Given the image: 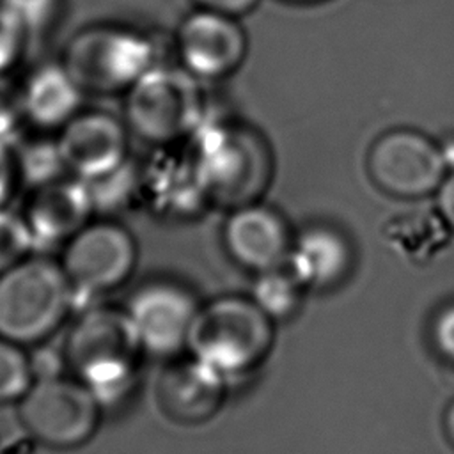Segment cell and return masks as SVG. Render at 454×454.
<instances>
[{
	"label": "cell",
	"instance_id": "1",
	"mask_svg": "<svg viewBox=\"0 0 454 454\" xmlns=\"http://www.w3.org/2000/svg\"><path fill=\"white\" fill-rule=\"evenodd\" d=\"M64 362L105 408L121 404L135 390L144 356L124 307L89 305L74 319Z\"/></svg>",
	"mask_w": 454,
	"mask_h": 454
},
{
	"label": "cell",
	"instance_id": "2",
	"mask_svg": "<svg viewBox=\"0 0 454 454\" xmlns=\"http://www.w3.org/2000/svg\"><path fill=\"white\" fill-rule=\"evenodd\" d=\"M271 344L273 321L250 298L222 296L200 307L186 351L231 387L264 362Z\"/></svg>",
	"mask_w": 454,
	"mask_h": 454
},
{
	"label": "cell",
	"instance_id": "3",
	"mask_svg": "<svg viewBox=\"0 0 454 454\" xmlns=\"http://www.w3.org/2000/svg\"><path fill=\"white\" fill-rule=\"evenodd\" d=\"M74 307L60 262L28 255L0 275V337L23 348L50 339Z\"/></svg>",
	"mask_w": 454,
	"mask_h": 454
},
{
	"label": "cell",
	"instance_id": "4",
	"mask_svg": "<svg viewBox=\"0 0 454 454\" xmlns=\"http://www.w3.org/2000/svg\"><path fill=\"white\" fill-rule=\"evenodd\" d=\"M192 158L209 197L231 207L254 202L268 183L271 165L262 138L247 126L232 122L199 124Z\"/></svg>",
	"mask_w": 454,
	"mask_h": 454
},
{
	"label": "cell",
	"instance_id": "5",
	"mask_svg": "<svg viewBox=\"0 0 454 454\" xmlns=\"http://www.w3.org/2000/svg\"><path fill=\"white\" fill-rule=\"evenodd\" d=\"M124 112L142 140L156 145L176 142L200 124L199 80L184 67L156 64L126 90Z\"/></svg>",
	"mask_w": 454,
	"mask_h": 454
},
{
	"label": "cell",
	"instance_id": "6",
	"mask_svg": "<svg viewBox=\"0 0 454 454\" xmlns=\"http://www.w3.org/2000/svg\"><path fill=\"white\" fill-rule=\"evenodd\" d=\"M83 92L128 90L156 66L149 37L122 27H89L67 43L62 60Z\"/></svg>",
	"mask_w": 454,
	"mask_h": 454
},
{
	"label": "cell",
	"instance_id": "7",
	"mask_svg": "<svg viewBox=\"0 0 454 454\" xmlns=\"http://www.w3.org/2000/svg\"><path fill=\"white\" fill-rule=\"evenodd\" d=\"M18 417L39 443L69 450L85 445L98 431L103 406L73 374L35 378L21 397Z\"/></svg>",
	"mask_w": 454,
	"mask_h": 454
},
{
	"label": "cell",
	"instance_id": "8",
	"mask_svg": "<svg viewBox=\"0 0 454 454\" xmlns=\"http://www.w3.org/2000/svg\"><path fill=\"white\" fill-rule=\"evenodd\" d=\"M137 243L128 229L114 222H89L66 245L60 266L76 301L121 287L137 264Z\"/></svg>",
	"mask_w": 454,
	"mask_h": 454
},
{
	"label": "cell",
	"instance_id": "9",
	"mask_svg": "<svg viewBox=\"0 0 454 454\" xmlns=\"http://www.w3.org/2000/svg\"><path fill=\"white\" fill-rule=\"evenodd\" d=\"M202 305L174 280H151L129 296L124 310L144 355L172 360L188 349Z\"/></svg>",
	"mask_w": 454,
	"mask_h": 454
},
{
	"label": "cell",
	"instance_id": "10",
	"mask_svg": "<svg viewBox=\"0 0 454 454\" xmlns=\"http://www.w3.org/2000/svg\"><path fill=\"white\" fill-rule=\"evenodd\" d=\"M367 170L378 188L401 199L434 195L449 172L440 144L408 128L390 129L374 140Z\"/></svg>",
	"mask_w": 454,
	"mask_h": 454
},
{
	"label": "cell",
	"instance_id": "11",
	"mask_svg": "<svg viewBox=\"0 0 454 454\" xmlns=\"http://www.w3.org/2000/svg\"><path fill=\"white\" fill-rule=\"evenodd\" d=\"M176 50L197 80H220L234 73L247 55V34L236 16L197 9L179 25Z\"/></svg>",
	"mask_w": 454,
	"mask_h": 454
},
{
	"label": "cell",
	"instance_id": "12",
	"mask_svg": "<svg viewBox=\"0 0 454 454\" xmlns=\"http://www.w3.org/2000/svg\"><path fill=\"white\" fill-rule=\"evenodd\" d=\"M66 170L87 183L103 179L128 163V131L105 112H78L57 137Z\"/></svg>",
	"mask_w": 454,
	"mask_h": 454
},
{
	"label": "cell",
	"instance_id": "13",
	"mask_svg": "<svg viewBox=\"0 0 454 454\" xmlns=\"http://www.w3.org/2000/svg\"><path fill=\"white\" fill-rule=\"evenodd\" d=\"M293 238L284 216L257 200L232 207L223 225L227 254L255 273L286 266Z\"/></svg>",
	"mask_w": 454,
	"mask_h": 454
},
{
	"label": "cell",
	"instance_id": "14",
	"mask_svg": "<svg viewBox=\"0 0 454 454\" xmlns=\"http://www.w3.org/2000/svg\"><path fill=\"white\" fill-rule=\"evenodd\" d=\"M94 209L89 183L71 176L34 188L23 218L35 248H43L66 245L89 223Z\"/></svg>",
	"mask_w": 454,
	"mask_h": 454
},
{
	"label": "cell",
	"instance_id": "15",
	"mask_svg": "<svg viewBox=\"0 0 454 454\" xmlns=\"http://www.w3.org/2000/svg\"><path fill=\"white\" fill-rule=\"evenodd\" d=\"M229 387L193 356L172 358L156 383L160 411L174 424L197 426L209 420Z\"/></svg>",
	"mask_w": 454,
	"mask_h": 454
},
{
	"label": "cell",
	"instance_id": "16",
	"mask_svg": "<svg viewBox=\"0 0 454 454\" xmlns=\"http://www.w3.org/2000/svg\"><path fill=\"white\" fill-rule=\"evenodd\" d=\"M353 264L348 238L330 225L305 227L293 238L287 255V271L303 289H330L340 284Z\"/></svg>",
	"mask_w": 454,
	"mask_h": 454
},
{
	"label": "cell",
	"instance_id": "17",
	"mask_svg": "<svg viewBox=\"0 0 454 454\" xmlns=\"http://www.w3.org/2000/svg\"><path fill=\"white\" fill-rule=\"evenodd\" d=\"M20 87L27 122L43 129H60L69 122L85 94L62 62L35 67Z\"/></svg>",
	"mask_w": 454,
	"mask_h": 454
},
{
	"label": "cell",
	"instance_id": "18",
	"mask_svg": "<svg viewBox=\"0 0 454 454\" xmlns=\"http://www.w3.org/2000/svg\"><path fill=\"white\" fill-rule=\"evenodd\" d=\"M301 286L282 268L257 273L250 300L275 323L294 316L301 303Z\"/></svg>",
	"mask_w": 454,
	"mask_h": 454
},
{
	"label": "cell",
	"instance_id": "19",
	"mask_svg": "<svg viewBox=\"0 0 454 454\" xmlns=\"http://www.w3.org/2000/svg\"><path fill=\"white\" fill-rule=\"evenodd\" d=\"M12 154L18 179H23L32 188L57 181L67 172L57 138L23 142L18 147H12Z\"/></svg>",
	"mask_w": 454,
	"mask_h": 454
},
{
	"label": "cell",
	"instance_id": "20",
	"mask_svg": "<svg viewBox=\"0 0 454 454\" xmlns=\"http://www.w3.org/2000/svg\"><path fill=\"white\" fill-rule=\"evenodd\" d=\"M34 380L32 356L23 346L0 337V404H18Z\"/></svg>",
	"mask_w": 454,
	"mask_h": 454
},
{
	"label": "cell",
	"instance_id": "21",
	"mask_svg": "<svg viewBox=\"0 0 454 454\" xmlns=\"http://www.w3.org/2000/svg\"><path fill=\"white\" fill-rule=\"evenodd\" d=\"M32 250L35 243L23 215L0 207V275L28 257Z\"/></svg>",
	"mask_w": 454,
	"mask_h": 454
},
{
	"label": "cell",
	"instance_id": "22",
	"mask_svg": "<svg viewBox=\"0 0 454 454\" xmlns=\"http://www.w3.org/2000/svg\"><path fill=\"white\" fill-rule=\"evenodd\" d=\"M23 122L27 119L21 103V87L14 85L5 74H0V144L14 147Z\"/></svg>",
	"mask_w": 454,
	"mask_h": 454
},
{
	"label": "cell",
	"instance_id": "23",
	"mask_svg": "<svg viewBox=\"0 0 454 454\" xmlns=\"http://www.w3.org/2000/svg\"><path fill=\"white\" fill-rule=\"evenodd\" d=\"M28 34L16 18V14L0 0V74L20 60L28 44Z\"/></svg>",
	"mask_w": 454,
	"mask_h": 454
},
{
	"label": "cell",
	"instance_id": "24",
	"mask_svg": "<svg viewBox=\"0 0 454 454\" xmlns=\"http://www.w3.org/2000/svg\"><path fill=\"white\" fill-rule=\"evenodd\" d=\"M429 337L442 360L454 365V301L443 305L433 316Z\"/></svg>",
	"mask_w": 454,
	"mask_h": 454
},
{
	"label": "cell",
	"instance_id": "25",
	"mask_svg": "<svg viewBox=\"0 0 454 454\" xmlns=\"http://www.w3.org/2000/svg\"><path fill=\"white\" fill-rule=\"evenodd\" d=\"M434 206L442 220L454 231V170L447 172L434 192Z\"/></svg>",
	"mask_w": 454,
	"mask_h": 454
},
{
	"label": "cell",
	"instance_id": "26",
	"mask_svg": "<svg viewBox=\"0 0 454 454\" xmlns=\"http://www.w3.org/2000/svg\"><path fill=\"white\" fill-rule=\"evenodd\" d=\"M16 179H18V174H16L12 147L0 144V207L5 206Z\"/></svg>",
	"mask_w": 454,
	"mask_h": 454
},
{
	"label": "cell",
	"instance_id": "27",
	"mask_svg": "<svg viewBox=\"0 0 454 454\" xmlns=\"http://www.w3.org/2000/svg\"><path fill=\"white\" fill-rule=\"evenodd\" d=\"M200 9L229 14V16H241L255 7L259 0H193Z\"/></svg>",
	"mask_w": 454,
	"mask_h": 454
},
{
	"label": "cell",
	"instance_id": "28",
	"mask_svg": "<svg viewBox=\"0 0 454 454\" xmlns=\"http://www.w3.org/2000/svg\"><path fill=\"white\" fill-rule=\"evenodd\" d=\"M443 431H445V438L454 447V401L447 406L443 413Z\"/></svg>",
	"mask_w": 454,
	"mask_h": 454
},
{
	"label": "cell",
	"instance_id": "29",
	"mask_svg": "<svg viewBox=\"0 0 454 454\" xmlns=\"http://www.w3.org/2000/svg\"><path fill=\"white\" fill-rule=\"evenodd\" d=\"M440 151L443 156V161L447 165V170H454V138H447L440 144Z\"/></svg>",
	"mask_w": 454,
	"mask_h": 454
},
{
	"label": "cell",
	"instance_id": "30",
	"mask_svg": "<svg viewBox=\"0 0 454 454\" xmlns=\"http://www.w3.org/2000/svg\"><path fill=\"white\" fill-rule=\"evenodd\" d=\"M289 2H319V0H289Z\"/></svg>",
	"mask_w": 454,
	"mask_h": 454
}]
</instances>
